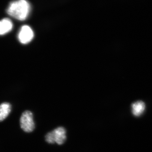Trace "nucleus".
I'll return each instance as SVG.
<instances>
[{"mask_svg": "<svg viewBox=\"0 0 152 152\" xmlns=\"http://www.w3.org/2000/svg\"><path fill=\"white\" fill-rule=\"evenodd\" d=\"M31 7L26 0H17L10 4L7 12L11 16L19 20H24L27 18Z\"/></svg>", "mask_w": 152, "mask_h": 152, "instance_id": "nucleus-1", "label": "nucleus"}, {"mask_svg": "<svg viewBox=\"0 0 152 152\" xmlns=\"http://www.w3.org/2000/svg\"><path fill=\"white\" fill-rule=\"evenodd\" d=\"M66 134L65 128L62 127L57 128L47 134L45 137L46 141L50 144L56 142L59 145H62L66 139Z\"/></svg>", "mask_w": 152, "mask_h": 152, "instance_id": "nucleus-2", "label": "nucleus"}, {"mask_svg": "<svg viewBox=\"0 0 152 152\" xmlns=\"http://www.w3.org/2000/svg\"><path fill=\"white\" fill-rule=\"evenodd\" d=\"M20 124L22 129L26 132H33L35 129V124L32 113L30 111L24 112L20 119Z\"/></svg>", "mask_w": 152, "mask_h": 152, "instance_id": "nucleus-3", "label": "nucleus"}, {"mask_svg": "<svg viewBox=\"0 0 152 152\" xmlns=\"http://www.w3.org/2000/svg\"><path fill=\"white\" fill-rule=\"evenodd\" d=\"M34 37V32L31 28L27 25H25L21 28L18 35V39L22 44H26L33 39Z\"/></svg>", "mask_w": 152, "mask_h": 152, "instance_id": "nucleus-4", "label": "nucleus"}, {"mask_svg": "<svg viewBox=\"0 0 152 152\" xmlns=\"http://www.w3.org/2000/svg\"><path fill=\"white\" fill-rule=\"evenodd\" d=\"M132 113L135 117H140L145 112V104L142 101H137L132 105Z\"/></svg>", "mask_w": 152, "mask_h": 152, "instance_id": "nucleus-5", "label": "nucleus"}, {"mask_svg": "<svg viewBox=\"0 0 152 152\" xmlns=\"http://www.w3.org/2000/svg\"><path fill=\"white\" fill-rule=\"evenodd\" d=\"M13 28L12 23L10 19L4 18L0 21V35L10 31Z\"/></svg>", "mask_w": 152, "mask_h": 152, "instance_id": "nucleus-6", "label": "nucleus"}, {"mask_svg": "<svg viewBox=\"0 0 152 152\" xmlns=\"http://www.w3.org/2000/svg\"><path fill=\"white\" fill-rule=\"evenodd\" d=\"M10 104L4 102L0 105V122L2 121L9 115L11 111Z\"/></svg>", "mask_w": 152, "mask_h": 152, "instance_id": "nucleus-7", "label": "nucleus"}]
</instances>
